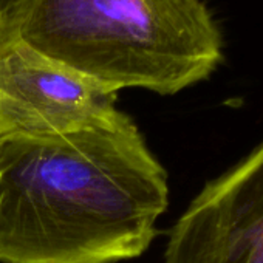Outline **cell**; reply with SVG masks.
Returning a JSON list of instances; mask_svg holds the SVG:
<instances>
[{"label": "cell", "mask_w": 263, "mask_h": 263, "mask_svg": "<svg viewBox=\"0 0 263 263\" xmlns=\"http://www.w3.org/2000/svg\"><path fill=\"white\" fill-rule=\"evenodd\" d=\"M167 172L125 111L61 135H0V263H118L158 235Z\"/></svg>", "instance_id": "cell-1"}, {"label": "cell", "mask_w": 263, "mask_h": 263, "mask_svg": "<svg viewBox=\"0 0 263 263\" xmlns=\"http://www.w3.org/2000/svg\"><path fill=\"white\" fill-rule=\"evenodd\" d=\"M13 33L116 93L177 95L224 61L206 0H31Z\"/></svg>", "instance_id": "cell-2"}, {"label": "cell", "mask_w": 263, "mask_h": 263, "mask_svg": "<svg viewBox=\"0 0 263 263\" xmlns=\"http://www.w3.org/2000/svg\"><path fill=\"white\" fill-rule=\"evenodd\" d=\"M118 93L42 54L17 34L0 36V135H61L113 121Z\"/></svg>", "instance_id": "cell-3"}, {"label": "cell", "mask_w": 263, "mask_h": 263, "mask_svg": "<svg viewBox=\"0 0 263 263\" xmlns=\"http://www.w3.org/2000/svg\"><path fill=\"white\" fill-rule=\"evenodd\" d=\"M167 237L164 263H263V141L209 180Z\"/></svg>", "instance_id": "cell-4"}, {"label": "cell", "mask_w": 263, "mask_h": 263, "mask_svg": "<svg viewBox=\"0 0 263 263\" xmlns=\"http://www.w3.org/2000/svg\"><path fill=\"white\" fill-rule=\"evenodd\" d=\"M31 0H0V36L13 33Z\"/></svg>", "instance_id": "cell-5"}]
</instances>
